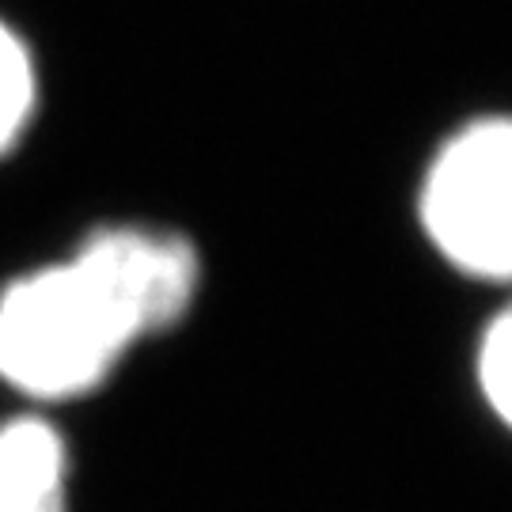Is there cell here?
I'll use <instances>...</instances> for the list:
<instances>
[{"mask_svg":"<svg viewBox=\"0 0 512 512\" xmlns=\"http://www.w3.org/2000/svg\"><path fill=\"white\" fill-rule=\"evenodd\" d=\"M202 296V255L171 228L103 224L0 285V387L50 414L92 399Z\"/></svg>","mask_w":512,"mask_h":512,"instance_id":"obj_1","label":"cell"},{"mask_svg":"<svg viewBox=\"0 0 512 512\" xmlns=\"http://www.w3.org/2000/svg\"><path fill=\"white\" fill-rule=\"evenodd\" d=\"M418 220L444 266L512 289V118L452 133L418 190Z\"/></svg>","mask_w":512,"mask_h":512,"instance_id":"obj_2","label":"cell"},{"mask_svg":"<svg viewBox=\"0 0 512 512\" xmlns=\"http://www.w3.org/2000/svg\"><path fill=\"white\" fill-rule=\"evenodd\" d=\"M73 452L50 414L0 418V512H69Z\"/></svg>","mask_w":512,"mask_h":512,"instance_id":"obj_3","label":"cell"},{"mask_svg":"<svg viewBox=\"0 0 512 512\" xmlns=\"http://www.w3.org/2000/svg\"><path fill=\"white\" fill-rule=\"evenodd\" d=\"M471 380L486 414L512 437V296L490 315L471 353Z\"/></svg>","mask_w":512,"mask_h":512,"instance_id":"obj_4","label":"cell"},{"mask_svg":"<svg viewBox=\"0 0 512 512\" xmlns=\"http://www.w3.org/2000/svg\"><path fill=\"white\" fill-rule=\"evenodd\" d=\"M38 73L35 57L19 31L0 16V156H8L23 141L35 118Z\"/></svg>","mask_w":512,"mask_h":512,"instance_id":"obj_5","label":"cell"}]
</instances>
